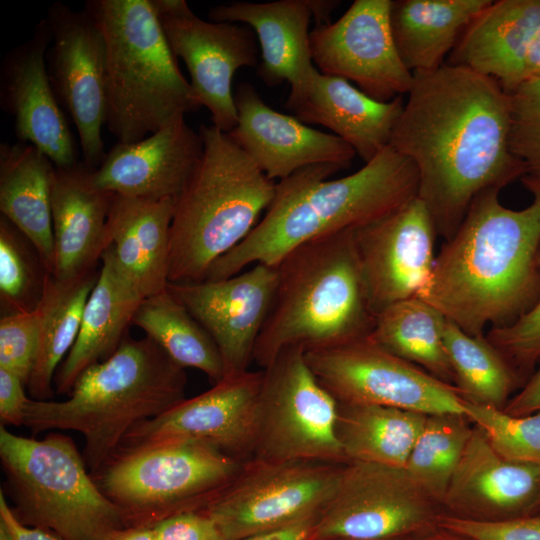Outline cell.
<instances>
[{
  "mask_svg": "<svg viewBox=\"0 0 540 540\" xmlns=\"http://www.w3.org/2000/svg\"><path fill=\"white\" fill-rule=\"evenodd\" d=\"M39 348V311L5 314L0 320V368L27 386Z\"/></svg>",
  "mask_w": 540,
  "mask_h": 540,
  "instance_id": "obj_41",
  "label": "cell"
},
{
  "mask_svg": "<svg viewBox=\"0 0 540 540\" xmlns=\"http://www.w3.org/2000/svg\"><path fill=\"white\" fill-rule=\"evenodd\" d=\"M342 169L314 164L276 182L258 224L212 264L204 280L228 278L256 263L276 266L304 243L372 222L417 197L415 165L390 146L356 172L329 179Z\"/></svg>",
  "mask_w": 540,
  "mask_h": 540,
  "instance_id": "obj_3",
  "label": "cell"
},
{
  "mask_svg": "<svg viewBox=\"0 0 540 540\" xmlns=\"http://www.w3.org/2000/svg\"><path fill=\"white\" fill-rule=\"evenodd\" d=\"M464 415L503 458L540 466V412L524 416L465 401Z\"/></svg>",
  "mask_w": 540,
  "mask_h": 540,
  "instance_id": "obj_39",
  "label": "cell"
},
{
  "mask_svg": "<svg viewBox=\"0 0 540 540\" xmlns=\"http://www.w3.org/2000/svg\"><path fill=\"white\" fill-rule=\"evenodd\" d=\"M112 540H158L154 528L140 527L119 531Z\"/></svg>",
  "mask_w": 540,
  "mask_h": 540,
  "instance_id": "obj_52",
  "label": "cell"
},
{
  "mask_svg": "<svg viewBox=\"0 0 540 540\" xmlns=\"http://www.w3.org/2000/svg\"><path fill=\"white\" fill-rule=\"evenodd\" d=\"M530 79H540V27L527 48L523 62V82Z\"/></svg>",
  "mask_w": 540,
  "mask_h": 540,
  "instance_id": "obj_49",
  "label": "cell"
},
{
  "mask_svg": "<svg viewBox=\"0 0 540 540\" xmlns=\"http://www.w3.org/2000/svg\"><path fill=\"white\" fill-rule=\"evenodd\" d=\"M262 377V369L225 376L209 390L136 425L117 452L162 443L197 442L244 463L252 460Z\"/></svg>",
  "mask_w": 540,
  "mask_h": 540,
  "instance_id": "obj_15",
  "label": "cell"
},
{
  "mask_svg": "<svg viewBox=\"0 0 540 540\" xmlns=\"http://www.w3.org/2000/svg\"><path fill=\"white\" fill-rule=\"evenodd\" d=\"M442 513L405 468L348 461L312 540L407 539L437 527Z\"/></svg>",
  "mask_w": 540,
  "mask_h": 540,
  "instance_id": "obj_11",
  "label": "cell"
},
{
  "mask_svg": "<svg viewBox=\"0 0 540 540\" xmlns=\"http://www.w3.org/2000/svg\"><path fill=\"white\" fill-rule=\"evenodd\" d=\"M133 324L180 367L203 372L213 384L225 377L224 364L213 339L167 288L142 301Z\"/></svg>",
  "mask_w": 540,
  "mask_h": 540,
  "instance_id": "obj_35",
  "label": "cell"
},
{
  "mask_svg": "<svg viewBox=\"0 0 540 540\" xmlns=\"http://www.w3.org/2000/svg\"><path fill=\"white\" fill-rule=\"evenodd\" d=\"M332 540H354V539H332ZM383 540H405V539H383Z\"/></svg>",
  "mask_w": 540,
  "mask_h": 540,
  "instance_id": "obj_54",
  "label": "cell"
},
{
  "mask_svg": "<svg viewBox=\"0 0 540 540\" xmlns=\"http://www.w3.org/2000/svg\"><path fill=\"white\" fill-rule=\"evenodd\" d=\"M444 345L464 399L504 409L512 391L524 385L516 371L485 334L470 335L446 319Z\"/></svg>",
  "mask_w": 540,
  "mask_h": 540,
  "instance_id": "obj_36",
  "label": "cell"
},
{
  "mask_svg": "<svg viewBox=\"0 0 540 540\" xmlns=\"http://www.w3.org/2000/svg\"><path fill=\"white\" fill-rule=\"evenodd\" d=\"M202 157L175 198L170 227L169 283L203 281L238 246L269 207L276 182L215 127L202 124Z\"/></svg>",
  "mask_w": 540,
  "mask_h": 540,
  "instance_id": "obj_6",
  "label": "cell"
},
{
  "mask_svg": "<svg viewBox=\"0 0 540 540\" xmlns=\"http://www.w3.org/2000/svg\"><path fill=\"white\" fill-rule=\"evenodd\" d=\"M203 153V142L181 118L133 143L118 142L93 171L94 183L116 195L176 198Z\"/></svg>",
  "mask_w": 540,
  "mask_h": 540,
  "instance_id": "obj_23",
  "label": "cell"
},
{
  "mask_svg": "<svg viewBox=\"0 0 540 540\" xmlns=\"http://www.w3.org/2000/svg\"><path fill=\"white\" fill-rule=\"evenodd\" d=\"M402 96L375 100L346 79L315 69L304 99L291 111L305 124L325 126L367 163L389 146L404 107Z\"/></svg>",
  "mask_w": 540,
  "mask_h": 540,
  "instance_id": "obj_27",
  "label": "cell"
},
{
  "mask_svg": "<svg viewBox=\"0 0 540 540\" xmlns=\"http://www.w3.org/2000/svg\"><path fill=\"white\" fill-rule=\"evenodd\" d=\"M277 279L276 266L256 263L224 279L168 283L167 290L209 333L227 376L249 370Z\"/></svg>",
  "mask_w": 540,
  "mask_h": 540,
  "instance_id": "obj_19",
  "label": "cell"
},
{
  "mask_svg": "<svg viewBox=\"0 0 540 540\" xmlns=\"http://www.w3.org/2000/svg\"><path fill=\"white\" fill-rule=\"evenodd\" d=\"M244 462L209 445L170 442L117 452L101 468L103 493L128 515L203 508L239 475Z\"/></svg>",
  "mask_w": 540,
  "mask_h": 540,
  "instance_id": "obj_9",
  "label": "cell"
},
{
  "mask_svg": "<svg viewBox=\"0 0 540 540\" xmlns=\"http://www.w3.org/2000/svg\"><path fill=\"white\" fill-rule=\"evenodd\" d=\"M314 19L320 24H329L331 12L339 5L334 0H309Z\"/></svg>",
  "mask_w": 540,
  "mask_h": 540,
  "instance_id": "obj_50",
  "label": "cell"
},
{
  "mask_svg": "<svg viewBox=\"0 0 540 540\" xmlns=\"http://www.w3.org/2000/svg\"><path fill=\"white\" fill-rule=\"evenodd\" d=\"M319 383L339 402L464 414L459 389L387 351L369 337L305 351Z\"/></svg>",
  "mask_w": 540,
  "mask_h": 540,
  "instance_id": "obj_13",
  "label": "cell"
},
{
  "mask_svg": "<svg viewBox=\"0 0 540 540\" xmlns=\"http://www.w3.org/2000/svg\"><path fill=\"white\" fill-rule=\"evenodd\" d=\"M342 465L252 459L225 490L199 510L217 523L225 540H243L279 529L320 514Z\"/></svg>",
  "mask_w": 540,
  "mask_h": 540,
  "instance_id": "obj_12",
  "label": "cell"
},
{
  "mask_svg": "<svg viewBox=\"0 0 540 540\" xmlns=\"http://www.w3.org/2000/svg\"><path fill=\"white\" fill-rule=\"evenodd\" d=\"M99 276L92 271L60 281L48 275L39 311V348L27 388L35 400H50L52 382L79 333L86 302Z\"/></svg>",
  "mask_w": 540,
  "mask_h": 540,
  "instance_id": "obj_33",
  "label": "cell"
},
{
  "mask_svg": "<svg viewBox=\"0 0 540 540\" xmlns=\"http://www.w3.org/2000/svg\"><path fill=\"white\" fill-rule=\"evenodd\" d=\"M51 41L45 18L30 39L6 54L1 65L0 102L14 118L19 141L38 148L54 166L66 167L78 162V153L45 64Z\"/></svg>",
  "mask_w": 540,
  "mask_h": 540,
  "instance_id": "obj_20",
  "label": "cell"
},
{
  "mask_svg": "<svg viewBox=\"0 0 540 540\" xmlns=\"http://www.w3.org/2000/svg\"><path fill=\"white\" fill-rule=\"evenodd\" d=\"M153 528L158 540H225L217 523L199 509L166 516Z\"/></svg>",
  "mask_w": 540,
  "mask_h": 540,
  "instance_id": "obj_44",
  "label": "cell"
},
{
  "mask_svg": "<svg viewBox=\"0 0 540 540\" xmlns=\"http://www.w3.org/2000/svg\"><path fill=\"white\" fill-rule=\"evenodd\" d=\"M214 22H241L255 33L260 48L257 75L269 87L290 85L288 110L306 96L316 67L309 45L313 13L309 0H278L265 3L233 2L209 10Z\"/></svg>",
  "mask_w": 540,
  "mask_h": 540,
  "instance_id": "obj_24",
  "label": "cell"
},
{
  "mask_svg": "<svg viewBox=\"0 0 540 540\" xmlns=\"http://www.w3.org/2000/svg\"><path fill=\"white\" fill-rule=\"evenodd\" d=\"M502 410L515 416L540 412V366L528 378L519 393L509 399Z\"/></svg>",
  "mask_w": 540,
  "mask_h": 540,
  "instance_id": "obj_46",
  "label": "cell"
},
{
  "mask_svg": "<svg viewBox=\"0 0 540 540\" xmlns=\"http://www.w3.org/2000/svg\"><path fill=\"white\" fill-rule=\"evenodd\" d=\"M426 418L395 407L338 402L336 436L347 462L405 468Z\"/></svg>",
  "mask_w": 540,
  "mask_h": 540,
  "instance_id": "obj_32",
  "label": "cell"
},
{
  "mask_svg": "<svg viewBox=\"0 0 540 540\" xmlns=\"http://www.w3.org/2000/svg\"><path fill=\"white\" fill-rule=\"evenodd\" d=\"M106 46V122L133 143L199 110L150 0H89Z\"/></svg>",
  "mask_w": 540,
  "mask_h": 540,
  "instance_id": "obj_7",
  "label": "cell"
},
{
  "mask_svg": "<svg viewBox=\"0 0 540 540\" xmlns=\"http://www.w3.org/2000/svg\"><path fill=\"white\" fill-rule=\"evenodd\" d=\"M144 298L120 270L111 246L103 252L78 336L55 376L56 391L70 393L80 374L108 359L125 338Z\"/></svg>",
  "mask_w": 540,
  "mask_h": 540,
  "instance_id": "obj_29",
  "label": "cell"
},
{
  "mask_svg": "<svg viewBox=\"0 0 540 540\" xmlns=\"http://www.w3.org/2000/svg\"><path fill=\"white\" fill-rule=\"evenodd\" d=\"M186 382L184 368L150 338L125 337L108 359L80 374L67 399H29L24 425L34 433H80L86 466L98 471L132 428L185 399Z\"/></svg>",
  "mask_w": 540,
  "mask_h": 540,
  "instance_id": "obj_4",
  "label": "cell"
},
{
  "mask_svg": "<svg viewBox=\"0 0 540 540\" xmlns=\"http://www.w3.org/2000/svg\"><path fill=\"white\" fill-rule=\"evenodd\" d=\"M438 526L472 540H540V512L496 522L466 520L443 512Z\"/></svg>",
  "mask_w": 540,
  "mask_h": 540,
  "instance_id": "obj_43",
  "label": "cell"
},
{
  "mask_svg": "<svg viewBox=\"0 0 540 540\" xmlns=\"http://www.w3.org/2000/svg\"><path fill=\"white\" fill-rule=\"evenodd\" d=\"M318 516H312L279 529L252 535L243 540H312Z\"/></svg>",
  "mask_w": 540,
  "mask_h": 540,
  "instance_id": "obj_48",
  "label": "cell"
},
{
  "mask_svg": "<svg viewBox=\"0 0 540 540\" xmlns=\"http://www.w3.org/2000/svg\"><path fill=\"white\" fill-rule=\"evenodd\" d=\"M445 322L436 308L412 297L378 314L368 337L392 354L454 385L455 376L443 340Z\"/></svg>",
  "mask_w": 540,
  "mask_h": 540,
  "instance_id": "obj_34",
  "label": "cell"
},
{
  "mask_svg": "<svg viewBox=\"0 0 540 540\" xmlns=\"http://www.w3.org/2000/svg\"><path fill=\"white\" fill-rule=\"evenodd\" d=\"M84 162L54 168L51 214L54 261L51 275L60 281L94 271L108 248L107 218L115 194L99 188Z\"/></svg>",
  "mask_w": 540,
  "mask_h": 540,
  "instance_id": "obj_25",
  "label": "cell"
},
{
  "mask_svg": "<svg viewBox=\"0 0 540 540\" xmlns=\"http://www.w3.org/2000/svg\"><path fill=\"white\" fill-rule=\"evenodd\" d=\"M28 239L5 217L0 219V300L6 314L35 310L50 274Z\"/></svg>",
  "mask_w": 540,
  "mask_h": 540,
  "instance_id": "obj_38",
  "label": "cell"
},
{
  "mask_svg": "<svg viewBox=\"0 0 540 540\" xmlns=\"http://www.w3.org/2000/svg\"><path fill=\"white\" fill-rule=\"evenodd\" d=\"M0 520L5 523L14 540H63L55 534L39 527L24 525L6 502L0 492Z\"/></svg>",
  "mask_w": 540,
  "mask_h": 540,
  "instance_id": "obj_47",
  "label": "cell"
},
{
  "mask_svg": "<svg viewBox=\"0 0 540 540\" xmlns=\"http://www.w3.org/2000/svg\"><path fill=\"white\" fill-rule=\"evenodd\" d=\"M390 4L391 0H355L337 21L311 30L310 53L317 70L353 82L378 101L408 94L413 73L395 46Z\"/></svg>",
  "mask_w": 540,
  "mask_h": 540,
  "instance_id": "obj_17",
  "label": "cell"
},
{
  "mask_svg": "<svg viewBox=\"0 0 540 540\" xmlns=\"http://www.w3.org/2000/svg\"><path fill=\"white\" fill-rule=\"evenodd\" d=\"M441 506L445 514L481 522L538 513L540 466L503 458L473 425Z\"/></svg>",
  "mask_w": 540,
  "mask_h": 540,
  "instance_id": "obj_22",
  "label": "cell"
},
{
  "mask_svg": "<svg viewBox=\"0 0 540 540\" xmlns=\"http://www.w3.org/2000/svg\"><path fill=\"white\" fill-rule=\"evenodd\" d=\"M262 371L253 459L347 462L336 436L338 401L313 374L305 350L287 348Z\"/></svg>",
  "mask_w": 540,
  "mask_h": 540,
  "instance_id": "obj_10",
  "label": "cell"
},
{
  "mask_svg": "<svg viewBox=\"0 0 540 540\" xmlns=\"http://www.w3.org/2000/svg\"><path fill=\"white\" fill-rule=\"evenodd\" d=\"M509 147L529 175L540 176V79L522 82L509 92Z\"/></svg>",
  "mask_w": 540,
  "mask_h": 540,
  "instance_id": "obj_40",
  "label": "cell"
},
{
  "mask_svg": "<svg viewBox=\"0 0 540 540\" xmlns=\"http://www.w3.org/2000/svg\"><path fill=\"white\" fill-rule=\"evenodd\" d=\"M53 45L47 53L53 91L76 126L83 162L97 168L105 158L102 126L106 122V46L103 34L86 11L63 2L46 17Z\"/></svg>",
  "mask_w": 540,
  "mask_h": 540,
  "instance_id": "obj_16",
  "label": "cell"
},
{
  "mask_svg": "<svg viewBox=\"0 0 540 540\" xmlns=\"http://www.w3.org/2000/svg\"><path fill=\"white\" fill-rule=\"evenodd\" d=\"M272 308L253 361L265 368L281 351L332 347L368 337L376 317L366 293L353 229L289 251L276 265Z\"/></svg>",
  "mask_w": 540,
  "mask_h": 540,
  "instance_id": "obj_5",
  "label": "cell"
},
{
  "mask_svg": "<svg viewBox=\"0 0 540 540\" xmlns=\"http://www.w3.org/2000/svg\"><path fill=\"white\" fill-rule=\"evenodd\" d=\"M0 458L30 523L63 540H112L124 515L93 481L83 456L63 434L43 439L0 428Z\"/></svg>",
  "mask_w": 540,
  "mask_h": 540,
  "instance_id": "obj_8",
  "label": "cell"
},
{
  "mask_svg": "<svg viewBox=\"0 0 540 540\" xmlns=\"http://www.w3.org/2000/svg\"><path fill=\"white\" fill-rule=\"evenodd\" d=\"M175 199L114 195L107 218V241L116 262L142 297L169 283L170 227Z\"/></svg>",
  "mask_w": 540,
  "mask_h": 540,
  "instance_id": "obj_28",
  "label": "cell"
},
{
  "mask_svg": "<svg viewBox=\"0 0 540 540\" xmlns=\"http://www.w3.org/2000/svg\"><path fill=\"white\" fill-rule=\"evenodd\" d=\"M486 337L525 384L540 360V300L514 324L490 328Z\"/></svg>",
  "mask_w": 540,
  "mask_h": 540,
  "instance_id": "obj_42",
  "label": "cell"
},
{
  "mask_svg": "<svg viewBox=\"0 0 540 540\" xmlns=\"http://www.w3.org/2000/svg\"><path fill=\"white\" fill-rule=\"evenodd\" d=\"M238 113L229 136L272 181L314 164L334 163L348 168L354 149L333 133H325L275 111L255 87L240 83L234 92Z\"/></svg>",
  "mask_w": 540,
  "mask_h": 540,
  "instance_id": "obj_21",
  "label": "cell"
},
{
  "mask_svg": "<svg viewBox=\"0 0 540 540\" xmlns=\"http://www.w3.org/2000/svg\"><path fill=\"white\" fill-rule=\"evenodd\" d=\"M0 540H14L9 529L3 521L0 520Z\"/></svg>",
  "mask_w": 540,
  "mask_h": 540,
  "instance_id": "obj_53",
  "label": "cell"
},
{
  "mask_svg": "<svg viewBox=\"0 0 540 540\" xmlns=\"http://www.w3.org/2000/svg\"><path fill=\"white\" fill-rule=\"evenodd\" d=\"M491 0H391L398 54L412 73L445 64L464 29Z\"/></svg>",
  "mask_w": 540,
  "mask_h": 540,
  "instance_id": "obj_31",
  "label": "cell"
},
{
  "mask_svg": "<svg viewBox=\"0 0 540 540\" xmlns=\"http://www.w3.org/2000/svg\"><path fill=\"white\" fill-rule=\"evenodd\" d=\"M539 27L540 0H491L445 63L491 77L509 93L523 82L524 57Z\"/></svg>",
  "mask_w": 540,
  "mask_h": 540,
  "instance_id": "obj_26",
  "label": "cell"
},
{
  "mask_svg": "<svg viewBox=\"0 0 540 540\" xmlns=\"http://www.w3.org/2000/svg\"><path fill=\"white\" fill-rule=\"evenodd\" d=\"M509 130V93L495 79L447 63L413 73L389 146L415 165L417 197L446 241L482 191L526 175Z\"/></svg>",
  "mask_w": 540,
  "mask_h": 540,
  "instance_id": "obj_1",
  "label": "cell"
},
{
  "mask_svg": "<svg viewBox=\"0 0 540 540\" xmlns=\"http://www.w3.org/2000/svg\"><path fill=\"white\" fill-rule=\"evenodd\" d=\"M520 180L531 204L509 209L499 189L482 191L417 296L470 335L508 327L540 300V176Z\"/></svg>",
  "mask_w": 540,
  "mask_h": 540,
  "instance_id": "obj_2",
  "label": "cell"
},
{
  "mask_svg": "<svg viewBox=\"0 0 540 540\" xmlns=\"http://www.w3.org/2000/svg\"><path fill=\"white\" fill-rule=\"evenodd\" d=\"M25 383L16 374L0 368V418L2 425H24L29 398Z\"/></svg>",
  "mask_w": 540,
  "mask_h": 540,
  "instance_id": "obj_45",
  "label": "cell"
},
{
  "mask_svg": "<svg viewBox=\"0 0 540 540\" xmlns=\"http://www.w3.org/2000/svg\"><path fill=\"white\" fill-rule=\"evenodd\" d=\"M52 161L32 144L0 145V211L32 244L51 274L54 238L51 214Z\"/></svg>",
  "mask_w": 540,
  "mask_h": 540,
  "instance_id": "obj_30",
  "label": "cell"
},
{
  "mask_svg": "<svg viewBox=\"0 0 540 540\" xmlns=\"http://www.w3.org/2000/svg\"><path fill=\"white\" fill-rule=\"evenodd\" d=\"M436 236L429 211L418 197L353 229L375 317L394 303L417 297L423 290L434 265Z\"/></svg>",
  "mask_w": 540,
  "mask_h": 540,
  "instance_id": "obj_18",
  "label": "cell"
},
{
  "mask_svg": "<svg viewBox=\"0 0 540 540\" xmlns=\"http://www.w3.org/2000/svg\"><path fill=\"white\" fill-rule=\"evenodd\" d=\"M170 48L183 59L191 86L211 115L212 125L230 133L238 113L232 79L242 67H258L260 48L247 25L206 21L196 16L185 0H153Z\"/></svg>",
  "mask_w": 540,
  "mask_h": 540,
  "instance_id": "obj_14",
  "label": "cell"
},
{
  "mask_svg": "<svg viewBox=\"0 0 540 540\" xmlns=\"http://www.w3.org/2000/svg\"><path fill=\"white\" fill-rule=\"evenodd\" d=\"M405 540H472L464 535L439 526Z\"/></svg>",
  "mask_w": 540,
  "mask_h": 540,
  "instance_id": "obj_51",
  "label": "cell"
},
{
  "mask_svg": "<svg viewBox=\"0 0 540 540\" xmlns=\"http://www.w3.org/2000/svg\"><path fill=\"white\" fill-rule=\"evenodd\" d=\"M471 423L459 413L427 415L405 465L413 481L440 505L473 432Z\"/></svg>",
  "mask_w": 540,
  "mask_h": 540,
  "instance_id": "obj_37",
  "label": "cell"
}]
</instances>
